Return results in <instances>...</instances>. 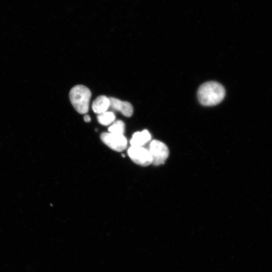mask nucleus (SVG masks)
I'll return each mask as SVG.
<instances>
[{
    "label": "nucleus",
    "mask_w": 272,
    "mask_h": 272,
    "mask_svg": "<svg viewBox=\"0 0 272 272\" xmlns=\"http://www.w3.org/2000/svg\"><path fill=\"white\" fill-rule=\"evenodd\" d=\"M225 96V90L220 83L210 82L205 83L199 88L198 98L204 106H215L220 104Z\"/></svg>",
    "instance_id": "nucleus-1"
},
{
    "label": "nucleus",
    "mask_w": 272,
    "mask_h": 272,
    "mask_svg": "<svg viewBox=\"0 0 272 272\" xmlns=\"http://www.w3.org/2000/svg\"><path fill=\"white\" fill-rule=\"evenodd\" d=\"M69 97L72 106L78 112L82 114L88 112L91 92L87 87L81 85L74 86L70 92Z\"/></svg>",
    "instance_id": "nucleus-2"
},
{
    "label": "nucleus",
    "mask_w": 272,
    "mask_h": 272,
    "mask_svg": "<svg viewBox=\"0 0 272 272\" xmlns=\"http://www.w3.org/2000/svg\"><path fill=\"white\" fill-rule=\"evenodd\" d=\"M152 157V163L155 166L163 164L169 156V149L163 142L159 140L152 141L148 149Z\"/></svg>",
    "instance_id": "nucleus-3"
},
{
    "label": "nucleus",
    "mask_w": 272,
    "mask_h": 272,
    "mask_svg": "<svg viewBox=\"0 0 272 272\" xmlns=\"http://www.w3.org/2000/svg\"><path fill=\"white\" fill-rule=\"evenodd\" d=\"M103 142L113 150L121 152L125 150L128 145L126 138L124 135L111 133H103L101 136Z\"/></svg>",
    "instance_id": "nucleus-4"
},
{
    "label": "nucleus",
    "mask_w": 272,
    "mask_h": 272,
    "mask_svg": "<svg viewBox=\"0 0 272 272\" xmlns=\"http://www.w3.org/2000/svg\"><path fill=\"white\" fill-rule=\"evenodd\" d=\"M131 160L136 164L142 166H147L152 164V160L148 150L143 147L131 146L128 150Z\"/></svg>",
    "instance_id": "nucleus-5"
},
{
    "label": "nucleus",
    "mask_w": 272,
    "mask_h": 272,
    "mask_svg": "<svg viewBox=\"0 0 272 272\" xmlns=\"http://www.w3.org/2000/svg\"><path fill=\"white\" fill-rule=\"evenodd\" d=\"M110 108L112 109L120 111L126 117H130L133 113V108L132 105L113 98H109Z\"/></svg>",
    "instance_id": "nucleus-6"
},
{
    "label": "nucleus",
    "mask_w": 272,
    "mask_h": 272,
    "mask_svg": "<svg viewBox=\"0 0 272 272\" xmlns=\"http://www.w3.org/2000/svg\"><path fill=\"white\" fill-rule=\"evenodd\" d=\"M151 139V136L147 130L136 132L133 135L130 141L131 146L142 147Z\"/></svg>",
    "instance_id": "nucleus-7"
},
{
    "label": "nucleus",
    "mask_w": 272,
    "mask_h": 272,
    "mask_svg": "<svg viewBox=\"0 0 272 272\" xmlns=\"http://www.w3.org/2000/svg\"><path fill=\"white\" fill-rule=\"evenodd\" d=\"M110 107L109 98L105 95L97 98L92 104V109L97 114H100L107 111Z\"/></svg>",
    "instance_id": "nucleus-8"
},
{
    "label": "nucleus",
    "mask_w": 272,
    "mask_h": 272,
    "mask_svg": "<svg viewBox=\"0 0 272 272\" xmlns=\"http://www.w3.org/2000/svg\"><path fill=\"white\" fill-rule=\"evenodd\" d=\"M115 115L112 111H106L98 116V120L103 126H109L115 121Z\"/></svg>",
    "instance_id": "nucleus-9"
},
{
    "label": "nucleus",
    "mask_w": 272,
    "mask_h": 272,
    "mask_svg": "<svg viewBox=\"0 0 272 272\" xmlns=\"http://www.w3.org/2000/svg\"><path fill=\"white\" fill-rule=\"evenodd\" d=\"M125 131V125L121 120L114 122L109 128V133L115 134L124 135Z\"/></svg>",
    "instance_id": "nucleus-10"
},
{
    "label": "nucleus",
    "mask_w": 272,
    "mask_h": 272,
    "mask_svg": "<svg viewBox=\"0 0 272 272\" xmlns=\"http://www.w3.org/2000/svg\"><path fill=\"white\" fill-rule=\"evenodd\" d=\"M84 120L86 123H89L91 121V118L90 117V116L86 114L84 116Z\"/></svg>",
    "instance_id": "nucleus-11"
}]
</instances>
